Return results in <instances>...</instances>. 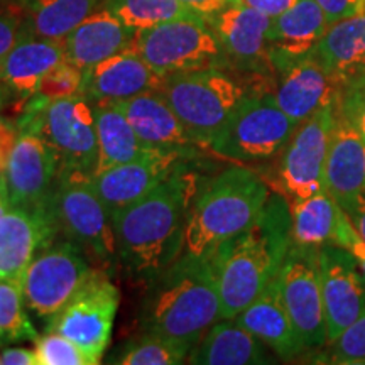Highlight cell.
Returning a JSON list of instances; mask_svg holds the SVG:
<instances>
[{
    "label": "cell",
    "mask_w": 365,
    "mask_h": 365,
    "mask_svg": "<svg viewBox=\"0 0 365 365\" xmlns=\"http://www.w3.org/2000/svg\"><path fill=\"white\" fill-rule=\"evenodd\" d=\"M161 93L195 144L208 148L249 91L225 71L208 66L164 76Z\"/></svg>",
    "instance_id": "cell-5"
},
{
    "label": "cell",
    "mask_w": 365,
    "mask_h": 365,
    "mask_svg": "<svg viewBox=\"0 0 365 365\" xmlns=\"http://www.w3.org/2000/svg\"><path fill=\"white\" fill-rule=\"evenodd\" d=\"M38 365H97V359L86 354L75 341L66 339L58 331L46 333L43 339L36 341Z\"/></svg>",
    "instance_id": "cell-36"
},
{
    "label": "cell",
    "mask_w": 365,
    "mask_h": 365,
    "mask_svg": "<svg viewBox=\"0 0 365 365\" xmlns=\"http://www.w3.org/2000/svg\"><path fill=\"white\" fill-rule=\"evenodd\" d=\"M235 2L257 9V11H261L262 14H266V16L274 19V17H277L279 14L286 12L287 9L293 7L298 0H235Z\"/></svg>",
    "instance_id": "cell-45"
},
{
    "label": "cell",
    "mask_w": 365,
    "mask_h": 365,
    "mask_svg": "<svg viewBox=\"0 0 365 365\" xmlns=\"http://www.w3.org/2000/svg\"><path fill=\"white\" fill-rule=\"evenodd\" d=\"M164 76L129 48L86 68L81 95L91 102L115 103L148 91H161Z\"/></svg>",
    "instance_id": "cell-17"
},
{
    "label": "cell",
    "mask_w": 365,
    "mask_h": 365,
    "mask_svg": "<svg viewBox=\"0 0 365 365\" xmlns=\"http://www.w3.org/2000/svg\"><path fill=\"white\" fill-rule=\"evenodd\" d=\"M19 134L21 132L17 130V127L12 122L0 117V175L6 171L9 158H11L12 149L17 143Z\"/></svg>",
    "instance_id": "cell-41"
},
{
    "label": "cell",
    "mask_w": 365,
    "mask_h": 365,
    "mask_svg": "<svg viewBox=\"0 0 365 365\" xmlns=\"http://www.w3.org/2000/svg\"><path fill=\"white\" fill-rule=\"evenodd\" d=\"M291 242L289 208L282 198L269 196L252 225L210 255L222 319H234L262 293L279 274Z\"/></svg>",
    "instance_id": "cell-2"
},
{
    "label": "cell",
    "mask_w": 365,
    "mask_h": 365,
    "mask_svg": "<svg viewBox=\"0 0 365 365\" xmlns=\"http://www.w3.org/2000/svg\"><path fill=\"white\" fill-rule=\"evenodd\" d=\"M296 127L276 103L274 93L254 91L242 100L208 148L240 164L266 161L286 148Z\"/></svg>",
    "instance_id": "cell-6"
},
{
    "label": "cell",
    "mask_w": 365,
    "mask_h": 365,
    "mask_svg": "<svg viewBox=\"0 0 365 365\" xmlns=\"http://www.w3.org/2000/svg\"><path fill=\"white\" fill-rule=\"evenodd\" d=\"M95 118L98 139V161L95 175L108 168L137 161L163 150L144 144L115 103H97Z\"/></svg>",
    "instance_id": "cell-29"
},
{
    "label": "cell",
    "mask_w": 365,
    "mask_h": 365,
    "mask_svg": "<svg viewBox=\"0 0 365 365\" xmlns=\"http://www.w3.org/2000/svg\"><path fill=\"white\" fill-rule=\"evenodd\" d=\"M267 200V185L254 171L244 166L222 171L191 205L182 254L210 257L222 244L252 225Z\"/></svg>",
    "instance_id": "cell-4"
},
{
    "label": "cell",
    "mask_w": 365,
    "mask_h": 365,
    "mask_svg": "<svg viewBox=\"0 0 365 365\" xmlns=\"http://www.w3.org/2000/svg\"><path fill=\"white\" fill-rule=\"evenodd\" d=\"M340 205L327 190L307 198L291 200V239L304 247L333 244L340 218Z\"/></svg>",
    "instance_id": "cell-30"
},
{
    "label": "cell",
    "mask_w": 365,
    "mask_h": 365,
    "mask_svg": "<svg viewBox=\"0 0 365 365\" xmlns=\"http://www.w3.org/2000/svg\"><path fill=\"white\" fill-rule=\"evenodd\" d=\"M234 319L282 359H293L307 350L282 301L279 274Z\"/></svg>",
    "instance_id": "cell-22"
},
{
    "label": "cell",
    "mask_w": 365,
    "mask_h": 365,
    "mask_svg": "<svg viewBox=\"0 0 365 365\" xmlns=\"http://www.w3.org/2000/svg\"><path fill=\"white\" fill-rule=\"evenodd\" d=\"M118 309V289L102 272L93 271L78 294L51 322V330L75 341L102 362L112 339Z\"/></svg>",
    "instance_id": "cell-12"
},
{
    "label": "cell",
    "mask_w": 365,
    "mask_h": 365,
    "mask_svg": "<svg viewBox=\"0 0 365 365\" xmlns=\"http://www.w3.org/2000/svg\"><path fill=\"white\" fill-rule=\"evenodd\" d=\"M190 349L158 335H148L132 344L118 357L120 365H178L188 359Z\"/></svg>",
    "instance_id": "cell-34"
},
{
    "label": "cell",
    "mask_w": 365,
    "mask_h": 365,
    "mask_svg": "<svg viewBox=\"0 0 365 365\" xmlns=\"http://www.w3.org/2000/svg\"><path fill=\"white\" fill-rule=\"evenodd\" d=\"M317 4L322 7L330 26L354 16L365 7V0H317Z\"/></svg>",
    "instance_id": "cell-40"
},
{
    "label": "cell",
    "mask_w": 365,
    "mask_h": 365,
    "mask_svg": "<svg viewBox=\"0 0 365 365\" xmlns=\"http://www.w3.org/2000/svg\"><path fill=\"white\" fill-rule=\"evenodd\" d=\"M198 365L267 364L266 346L235 319H218L198 340L186 359Z\"/></svg>",
    "instance_id": "cell-27"
},
{
    "label": "cell",
    "mask_w": 365,
    "mask_h": 365,
    "mask_svg": "<svg viewBox=\"0 0 365 365\" xmlns=\"http://www.w3.org/2000/svg\"><path fill=\"white\" fill-rule=\"evenodd\" d=\"M312 54L341 83L365 75V7L328 27Z\"/></svg>",
    "instance_id": "cell-28"
},
{
    "label": "cell",
    "mask_w": 365,
    "mask_h": 365,
    "mask_svg": "<svg viewBox=\"0 0 365 365\" xmlns=\"http://www.w3.org/2000/svg\"><path fill=\"white\" fill-rule=\"evenodd\" d=\"M135 33L107 7L97 9L63 39L65 59L86 70L129 49Z\"/></svg>",
    "instance_id": "cell-23"
},
{
    "label": "cell",
    "mask_w": 365,
    "mask_h": 365,
    "mask_svg": "<svg viewBox=\"0 0 365 365\" xmlns=\"http://www.w3.org/2000/svg\"><path fill=\"white\" fill-rule=\"evenodd\" d=\"M144 144L156 149L182 150L195 144L190 132L161 91H148L115 102Z\"/></svg>",
    "instance_id": "cell-25"
},
{
    "label": "cell",
    "mask_w": 365,
    "mask_h": 365,
    "mask_svg": "<svg viewBox=\"0 0 365 365\" xmlns=\"http://www.w3.org/2000/svg\"><path fill=\"white\" fill-rule=\"evenodd\" d=\"M0 362L4 365H38V355L34 349L9 346L0 352Z\"/></svg>",
    "instance_id": "cell-44"
},
{
    "label": "cell",
    "mask_w": 365,
    "mask_h": 365,
    "mask_svg": "<svg viewBox=\"0 0 365 365\" xmlns=\"http://www.w3.org/2000/svg\"><path fill=\"white\" fill-rule=\"evenodd\" d=\"M279 75L274 98L281 110L298 125L323 107L335 105L344 85L313 54L293 63Z\"/></svg>",
    "instance_id": "cell-18"
},
{
    "label": "cell",
    "mask_w": 365,
    "mask_h": 365,
    "mask_svg": "<svg viewBox=\"0 0 365 365\" xmlns=\"http://www.w3.org/2000/svg\"><path fill=\"white\" fill-rule=\"evenodd\" d=\"M81 85H83V70L63 59L53 70L46 73L33 97L41 103L49 105L56 100L81 95Z\"/></svg>",
    "instance_id": "cell-35"
},
{
    "label": "cell",
    "mask_w": 365,
    "mask_h": 365,
    "mask_svg": "<svg viewBox=\"0 0 365 365\" xmlns=\"http://www.w3.org/2000/svg\"><path fill=\"white\" fill-rule=\"evenodd\" d=\"M185 6H188L191 11L205 17V19H212L218 12H222L232 0H181Z\"/></svg>",
    "instance_id": "cell-46"
},
{
    "label": "cell",
    "mask_w": 365,
    "mask_h": 365,
    "mask_svg": "<svg viewBox=\"0 0 365 365\" xmlns=\"http://www.w3.org/2000/svg\"><path fill=\"white\" fill-rule=\"evenodd\" d=\"M218 319L220 294L210 257L181 254L154 277L143 317L150 335L176 341L191 352Z\"/></svg>",
    "instance_id": "cell-3"
},
{
    "label": "cell",
    "mask_w": 365,
    "mask_h": 365,
    "mask_svg": "<svg viewBox=\"0 0 365 365\" xmlns=\"http://www.w3.org/2000/svg\"><path fill=\"white\" fill-rule=\"evenodd\" d=\"M93 269L71 242L48 245L36 254L22 274L27 309L53 322L90 279Z\"/></svg>",
    "instance_id": "cell-10"
},
{
    "label": "cell",
    "mask_w": 365,
    "mask_h": 365,
    "mask_svg": "<svg viewBox=\"0 0 365 365\" xmlns=\"http://www.w3.org/2000/svg\"><path fill=\"white\" fill-rule=\"evenodd\" d=\"M336 110L365 139V75L344 81L340 97L336 100Z\"/></svg>",
    "instance_id": "cell-38"
},
{
    "label": "cell",
    "mask_w": 365,
    "mask_h": 365,
    "mask_svg": "<svg viewBox=\"0 0 365 365\" xmlns=\"http://www.w3.org/2000/svg\"><path fill=\"white\" fill-rule=\"evenodd\" d=\"M325 188L339 205L365 193V139L339 110L328 148Z\"/></svg>",
    "instance_id": "cell-24"
},
{
    "label": "cell",
    "mask_w": 365,
    "mask_h": 365,
    "mask_svg": "<svg viewBox=\"0 0 365 365\" xmlns=\"http://www.w3.org/2000/svg\"><path fill=\"white\" fill-rule=\"evenodd\" d=\"M180 156L182 150H158L148 158L97 173L93 185L110 213H115L161 185L176 170Z\"/></svg>",
    "instance_id": "cell-19"
},
{
    "label": "cell",
    "mask_w": 365,
    "mask_h": 365,
    "mask_svg": "<svg viewBox=\"0 0 365 365\" xmlns=\"http://www.w3.org/2000/svg\"><path fill=\"white\" fill-rule=\"evenodd\" d=\"M26 308L21 279L0 277V344L36 339Z\"/></svg>",
    "instance_id": "cell-33"
},
{
    "label": "cell",
    "mask_w": 365,
    "mask_h": 365,
    "mask_svg": "<svg viewBox=\"0 0 365 365\" xmlns=\"http://www.w3.org/2000/svg\"><path fill=\"white\" fill-rule=\"evenodd\" d=\"M22 36L26 34H21L17 22L9 14L0 11V59L11 51Z\"/></svg>",
    "instance_id": "cell-42"
},
{
    "label": "cell",
    "mask_w": 365,
    "mask_h": 365,
    "mask_svg": "<svg viewBox=\"0 0 365 365\" xmlns=\"http://www.w3.org/2000/svg\"><path fill=\"white\" fill-rule=\"evenodd\" d=\"M330 27L317 0H298L274 17L269 29V58L277 73L309 56Z\"/></svg>",
    "instance_id": "cell-21"
},
{
    "label": "cell",
    "mask_w": 365,
    "mask_h": 365,
    "mask_svg": "<svg viewBox=\"0 0 365 365\" xmlns=\"http://www.w3.org/2000/svg\"><path fill=\"white\" fill-rule=\"evenodd\" d=\"M24 6L36 36L63 41L97 11L98 0H24Z\"/></svg>",
    "instance_id": "cell-31"
},
{
    "label": "cell",
    "mask_w": 365,
    "mask_h": 365,
    "mask_svg": "<svg viewBox=\"0 0 365 365\" xmlns=\"http://www.w3.org/2000/svg\"><path fill=\"white\" fill-rule=\"evenodd\" d=\"M107 9L134 33L163 22L198 16L181 0H107Z\"/></svg>",
    "instance_id": "cell-32"
},
{
    "label": "cell",
    "mask_w": 365,
    "mask_h": 365,
    "mask_svg": "<svg viewBox=\"0 0 365 365\" xmlns=\"http://www.w3.org/2000/svg\"><path fill=\"white\" fill-rule=\"evenodd\" d=\"M318 264L330 345L365 312V276L349 250L336 244L319 247Z\"/></svg>",
    "instance_id": "cell-15"
},
{
    "label": "cell",
    "mask_w": 365,
    "mask_h": 365,
    "mask_svg": "<svg viewBox=\"0 0 365 365\" xmlns=\"http://www.w3.org/2000/svg\"><path fill=\"white\" fill-rule=\"evenodd\" d=\"M333 244L349 250L350 255L355 259V262H357L359 269L365 276V239L359 234V230L355 228L352 220H350L344 210H340L339 227H336V234L335 239H333Z\"/></svg>",
    "instance_id": "cell-39"
},
{
    "label": "cell",
    "mask_w": 365,
    "mask_h": 365,
    "mask_svg": "<svg viewBox=\"0 0 365 365\" xmlns=\"http://www.w3.org/2000/svg\"><path fill=\"white\" fill-rule=\"evenodd\" d=\"M232 2H235V0H232Z\"/></svg>",
    "instance_id": "cell-49"
},
{
    "label": "cell",
    "mask_w": 365,
    "mask_h": 365,
    "mask_svg": "<svg viewBox=\"0 0 365 365\" xmlns=\"http://www.w3.org/2000/svg\"><path fill=\"white\" fill-rule=\"evenodd\" d=\"M318 252L319 247H304L291 242L279 271L282 301L304 349L328 344Z\"/></svg>",
    "instance_id": "cell-11"
},
{
    "label": "cell",
    "mask_w": 365,
    "mask_h": 365,
    "mask_svg": "<svg viewBox=\"0 0 365 365\" xmlns=\"http://www.w3.org/2000/svg\"><path fill=\"white\" fill-rule=\"evenodd\" d=\"M130 49L161 76L215 66L222 46L205 17H182L137 31Z\"/></svg>",
    "instance_id": "cell-8"
},
{
    "label": "cell",
    "mask_w": 365,
    "mask_h": 365,
    "mask_svg": "<svg viewBox=\"0 0 365 365\" xmlns=\"http://www.w3.org/2000/svg\"><path fill=\"white\" fill-rule=\"evenodd\" d=\"M58 222L49 207H11L0 218V277L21 279L36 254L51 244Z\"/></svg>",
    "instance_id": "cell-16"
},
{
    "label": "cell",
    "mask_w": 365,
    "mask_h": 365,
    "mask_svg": "<svg viewBox=\"0 0 365 365\" xmlns=\"http://www.w3.org/2000/svg\"><path fill=\"white\" fill-rule=\"evenodd\" d=\"M272 17L245 4L232 2L210 19L215 31L222 53L239 66L255 68L271 66L269 58V29Z\"/></svg>",
    "instance_id": "cell-20"
},
{
    "label": "cell",
    "mask_w": 365,
    "mask_h": 365,
    "mask_svg": "<svg viewBox=\"0 0 365 365\" xmlns=\"http://www.w3.org/2000/svg\"><path fill=\"white\" fill-rule=\"evenodd\" d=\"M11 207L44 208L59 178V161L39 132L26 130L17 137L6 171L2 173Z\"/></svg>",
    "instance_id": "cell-14"
},
{
    "label": "cell",
    "mask_w": 365,
    "mask_h": 365,
    "mask_svg": "<svg viewBox=\"0 0 365 365\" xmlns=\"http://www.w3.org/2000/svg\"><path fill=\"white\" fill-rule=\"evenodd\" d=\"M330 345L333 364L365 365V312Z\"/></svg>",
    "instance_id": "cell-37"
},
{
    "label": "cell",
    "mask_w": 365,
    "mask_h": 365,
    "mask_svg": "<svg viewBox=\"0 0 365 365\" xmlns=\"http://www.w3.org/2000/svg\"><path fill=\"white\" fill-rule=\"evenodd\" d=\"M9 208H11V202H9L6 185H4L2 176H0V218L4 217V213H6Z\"/></svg>",
    "instance_id": "cell-47"
},
{
    "label": "cell",
    "mask_w": 365,
    "mask_h": 365,
    "mask_svg": "<svg viewBox=\"0 0 365 365\" xmlns=\"http://www.w3.org/2000/svg\"><path fill=\"white\" fill-rule=\"evenodd\" d=\"M9 95H11V90H9L7 86L4 85L2 81H0V112H2L4 107H6V103H7V100H9Z\"/></svg>",
    "instance_id": "cell-48"
},
{
    "label": "cell",
    "mask_w": 365,
    "mask_h": 365,
    "mask_svg": "<svg viewBox=\"0 0 365 365\" xmlns=\"http://www.w3.org/2000/svg\"><path fill=\"white\" fill-rule=\"evenodd\" d=\"M336 105V103H335ZM328 105L296 127L279 164V180L287 198H307L325 188V168L336 108Z\"/></svg>",
    "instance_id": "cell-13"
},
{
    "label": "cell",
    "mask_w": 365,
    "mask_h": 365,
    "mask_svg": "<svg viewBox=\"0 0 365 365\" xmlns=\"http://www.w3.org/2000/svg\"><path fill=\"white\" fill-rule=\"evenodd\" d=\"M51 210L58 225L95 257H117L112 213L93 185V176L61 173L51 195Z\"/></svg>",
    "instance_id": "cell-9"
},
{
    "label": "cell",
    "mask_w": 365,
    "mask_h": 365,
    "mask_svg": "<svg viewBox=\"0 0 365 365\" xmlns=\"http://www.w3.org/2000/svg\"><path fill=\"white\" fill-rule=\"evenodd\" d=\"M63 59V41L22 36L11 51L0 59V81L17 97H33L46 73Z\"/></svg>",
    "instance_id": "cell-26"
},
{
    "label": "cell",
    "mask_w": 365,
    "mask_h": 365,
    "mask_svg": "<svg viewBox=\"0 0 365 365\" xmlns=\"http://www.w3.org/2000/svg\"><path fill=\"white\" fill-rule=\"evenodd\" d=\"M340 208L349 215L359 234L365 239V193L355 196L349 202L340 203Z\"/></svg>",
    "instance_id": "cell-43"
},
{
    "label": "cell",
    "mask_w": 365,
    "mask_h": 365,
    "mask_svg": "<svg viewBox=\"0 0 365 365\" xmlns=\"http://www.w3.org/2000/svg\"><path fill=\"white\" fill-rule=\"evenodd\" d=\"M27 129L48 140L59 161L61 173L93 176L98 161L95 108L83 95L56 100L44 108H29Z\"/></svg>",
    "instance_id": "cell-7"
},
{
    "label": "cell",
    "mask_w": 365,
    "mask_h": 365,
    "mask_svg": "<svg viewBox=\"0 0 365 365\" xmlns=\"http://www.w3.org/2000/svg\"><path fill=\"white\" fill-rule=\"evenodd\" d=\"M198 195L191 173L175 170L150 193L112 213L117 257L134 274L156 277L182 254L190 208Z\"/></svg>",
    "instance_id": "cell-1"
}]
</instances>
